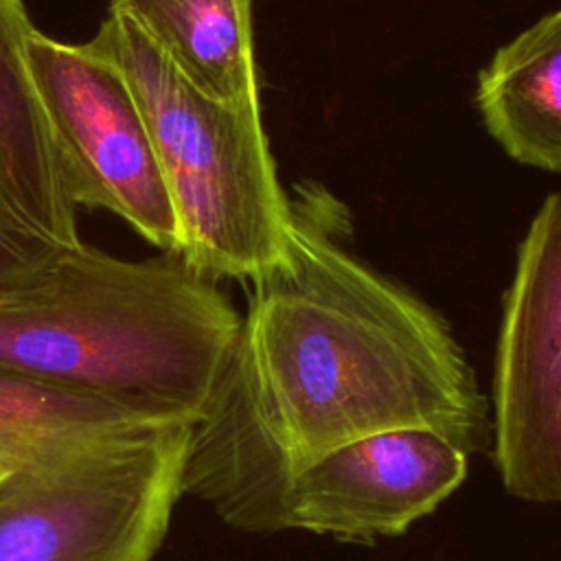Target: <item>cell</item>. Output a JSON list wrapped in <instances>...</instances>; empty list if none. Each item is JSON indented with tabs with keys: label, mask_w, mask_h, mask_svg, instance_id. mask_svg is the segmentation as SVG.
I'll list each match as a JSON object with an SVG mask.
<instances>
[{
	"label": "cell",
	"mask_w": 561,
	"mask_h": 561,
	"mask_svg": "<svg viewBox=\"0 0 561 561\" xmlns=\"http://www.w3.org/2000/svg\"><path fill=\"white\" fill-rule=\"evenodd\" d=\"M123 423L136 421L0 366V478L66 440Z\"/></svg>",
	"instance_id": "cell-11"
},
{
	"label": "cell",
	"mask_w": 561,
	"mask_h": 561,
	"mask_svg": "<svg viewBox=\"0 0 561 561\" xmlns=\"http://www.w3.org/2000/svg\"><path fill=\"white\" fill-rule=\"evenodd\" d=\"M469 454L430 430L373 434L283 476L254 533L309 530L346 541L401 535L467 478Z\"/></svg>",
	"instance_id": "cell-7"
},
{
	"label": "cell",
	"mask_w": 561,
	"mask_h": 561,
	"mask_svg": "<svg viewBox=\"0 0 561 561\" xmlns=\"http://www.w3.org/2000/svg\"><path fill=\"white\" fill-rule=\"evenodd\" d=\"M476 103L513 160L561 173V9L495 50Z\"/></svg>",
	"instance_id": "cell-9"
},
{
	"label": "cell",
	"mask_w": 561,
	"mask_h": 561,
	"mask_svg": "<svg viewBox=\"0 0 561 561\" xmlns=\"http://www.w3.org/2000/svg\"><path fill=\"white\" fill-rule=\"evenodd\" d=\"M178 75L221 103L259 101L252 0H110Z\"/></svg>",
	"instance_id": "cell-10"
},
{
	"label": "cell",
	"mask_w": 561,
	"mask_h": 561,
	"mask_svg": "<svg viewBox=\"0 0 561 561\" xmlns=\"http://www.w3.org/2000/svg\"><path fill=\"white\" fill-rule=\"evenodd\" d=\"M278 263L254 280L248 313L202 414L188 425L182 491L239 530L278 480L346 443L430 430L480 454L486 397L445 318L355 259L327 193L289 197Z\"/></svg>",
	"instance_id": "cell-1"
},
{
	"label": "cell",
	"mask_w": 561,
	"mask_h": 561,
	"mask_svg": "<svg viewBox=\"0 0 561 561\" xmlns=\"http://www.w3.org/2000/svg\"><path fill=\"white\" fill-rule=\"evenodd\" d=\"M26 64L75 208L110 210L160 252H178L171 197L145 116L118 66L92 42L64 44L35 26Z\"/></svg>",
	"instance_id": "cell-5"
},
{
	"label": "cell",
	"mask_w": 561,
	"mask_h": 561,
	"mask_svg": "<svg viewBox=\"0 0 561 561\" xmlns=\"http://www.w3.org/2000/svg\"><path fill=\"white\" fill-rule=\"evenodd\" d=\"M241 327L178 252L123 261L81 241L0 296V366L134 421L191 425Z\"/></svg>",
	"instance_id": "cell-2"
},
{
	"label": "cell",
	"mask_w": 561,
	"mask_h": 561,
	"mask_svg": "<svg viewBox=\"0 0 561 561\" xmlns=\"http://www.w3.org/2000/svg\"><path fill=\"white\" fill-rule=\"evenodd\" d=\"M188 425L123 423L0 478V561H151L182 491Z\"/></svg>",
	"instance_id": "cell-4"
},
{
	"label": "cell",
	"mask_w": 561,
	"mask_h": 561,
	"mask_svg": "<svg viewBox=\"0 0 561 561\" xmlns=\"http://www.w3.org/2000/svg\"><path fill=\"white\" fill-rule=\"evenodd\" d=\"M33 22L22 0H0V294L31 280L81 243L28 64Z\"/></svg>",
	"instance_id": "cell-8"
},
{
	"label": "cell",
	"mask_w": 561,
	"mask_h": 561,
	"mask_svg": "<svg viewBox=\"0 0 561 561\" xmlns=\"http://www.w3.org/2000/svg\"><path fill=\"white\" fill-rule=\"evenodd\" d=\"M493 460L504 489L561 504V193L517 250L493 368Z\"/></svg>",
	"instance_id": "cell-6"
},
{
	"label": "cell",
	"mask_w": 561,
	"mask_h": 561,
	"mask_svg": "<svg viewBox=\"0 0 561 561\" xmlns=\"http://www.w3.org/2000/svg\"><path fill=\"white\" fill-rule=\"evenodd\" d=\"M90 42L125 75L145 116L180 228L178 254L213 280H259L278 263L291 217L259 101L204 96L125 15L107 13Z\"/></svg>",
	"instance_id": "cell-3"
}]
</instances>
